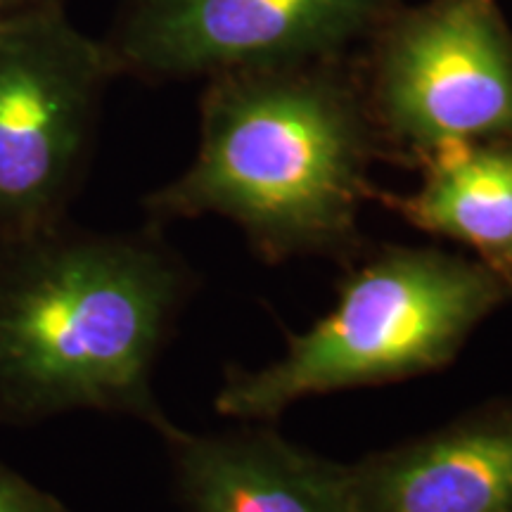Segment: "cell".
Instances as JSON below:
<instances>
[{
	"mask_svg": "<svg viewBox=\"0 0 512 512\" xmlns=\"http://www.w3.org/2000/svg\"><path fill=\"white\" fill-rule=\"evenodd\" d=\"M192 290L157 226L95 233L60 221L0 240V422L93 411L169 434L155 368Z\"/></svg>",
	"mask_w": 512,
	"mask_h": 512,
	"instance_id": "6da1fadb",
	"label": "cell"
},
{
	"mask_svg": "<svg viewBox=\"0 0 512 512\" xmlns=\"http://www.w3.org/2000/svg\"><path fill=\"white\" fill-rule=\"evenodd\" d=\"M380 138L363 95L320 62L211 76L197 157L152 192V226L221 216L268 264L361 256Z\"/></svg>",
	"mask_w": 512,
	"mask_h": 512,
	"instance_id": "7a4b0ae2",
	"label": "cell"
},
{
	"mask_svg": "<svg viewBox=\"0 0 512 512\" xmlns=\"http://www.w3.org/2000/svg\"><path fill=\"white\" fill-rule=\"evenodd\" d=\"M347 271L335 306L287 337L283 354L259 368H228L216 413L273 422L313 396L437 373L512 294L477 259L439 247L384 245Z\"/></svg>",
	"mask_w": 512,
	"mask_h": 512,
	"instance_id": "3957f363",
	"label": "cell"
},
{
	"mask_svg": "<svg viewBox=\"0 0 512 512\" xmlns=\"http://www.w3.org/2000/svg\"><path fill=\"white\" fill-rule=\"evenodd\" d=\"M114 72L57 8L0 15V240L64 221Z\"/></svg>",
	"mask_w": 512,
	"mask_h": 512,
	"instance_id": "277c9868",
	"label": "cell"
},
{
	"mask_svg": "<svg viewBox=\"0 0 512 512\" xmlns=\"http://www.w3.org/2000/svg\"><path fill=\"white\" fill-rule=\"evenodd\" d=\"M382 29L363 95L377 138L415 159L512 140V43L496 0H427Z\"/></svg>",
	"mask_w": 512,
	"mask_h": 512,
	"instance_id": "5b68a950",
	"label": "cell"
},
{
	"mask_svg": "<svg viewBox=\"0 0 512 512\" xmlns=\"http://www.w3.org/2000/svg\"><path fill=\"white\" fill-rule=\"evenodd\" d=\"M396 0H136L110 48L152 79L323 62L380 31Z\"/></svg>",
	"mask_w": 512,
	"mask_h": 512,
	"instance_id": "8992f818",
	"label": "cell"
},
{
	"mask_svg": "<svg viewBox=\"0 0 512 512\" xmlns=\"http://www.w3.org/2000/svg\"><path fill=\"white\" fill-rule=\"evenodd\" d=\"M356 512H512V401L347 463Z\"/></svg>",
	"mask_w": 512,
	"mask_h": 512,
	"instance_id": "52a82bcc",
	"label": "cell"
},
{
	"mask_svg": "<svg viewBox=\"0 0 512 512\" xmlns=\"http://www.w3.org/2000/svg\"><path fill=\"white\" fill-rule=\"evenodd\" d=\"M162 441L188 512H356L347 463L297 446L271 422L228 432L176 425Z\"/></svg>",
	"mask_w": 512,
	"mask_h": 512,
	"instance_id": "ba28073f",
	"label": "cell"
},
{
	"mask_svg": "<svg viewBox=\"0 0 512 512\" xmlns=\"http://www.w3.org/2000/svg\"><path fill=\"white\" fill-rule=\"evenodd\" d=\"M418 164V188L377 200L422 233L465 247L512 287V140L446 143Z\"/></svg>",
	"mask_w": 512,
	"mask_h": 512,
	"instance_id": "9c48e42d",
	"label": "cell"
},
{
	"mask_svg": "<svg viewBox=\"0 0 512 512\" xmlns=\"http://www.w3.org/2000/svg\"><path fill=\"white\" fill-rule=\"evenodd\" d=\"M0 512H67L55 496L0 463Z\"/></svg>",
	"mask_w": 512,
	"mask_h": 512,
	"instance_id": "30bf717a",
	"label": "cell"
},
{
	"mask_svg": "<svg viewBox=\"0 0 512 512\" xmlns=\"http://www.w3.org/2000/svg\"><path fill=\"white\" fill-rule=\"evenodd\" d=\"M0 3H3V8H5V5H12V3H22V0H0Z\"/></svg>",
	"mask_w": 512,
	"mask_h": 512,
	"instance_id": "8fae6325",
	"label": "cell"
},
{
	"mask_svg": "<svg viewBox=\"0 0 512 512\" xmlns=\"http://www.w3.org/2000/svg\"><path fill=\"white\" fill-rule=\"evenodd\" d=\"M0 15H3V3H0Z\"/></svg>",
	"mask_w": 512,
	"mask_h": 512,
	"instance_id": "7c38bea8",
	"label": "cell"
}]
</instances>
